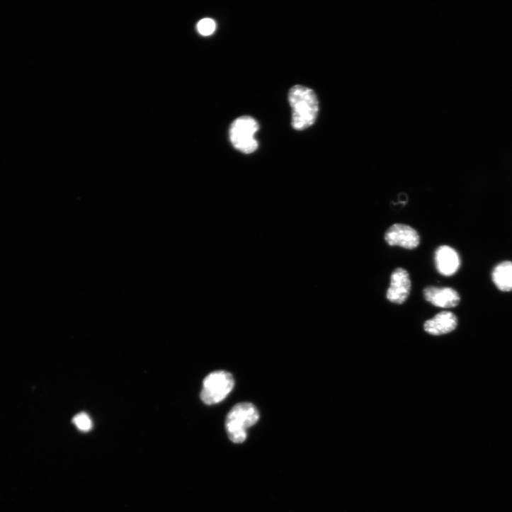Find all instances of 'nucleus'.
Masks as SVG:
<instances>
[{"label": "nucleus", "mask_w": 512, "mask_h": 512, "mask_svg": "<svg viewBox=\"0 0 512 512\" xmlns=\"http://www.w3.org/2000/svg\"><path fill=\"white\" fill-rule=\"evenodd\" d=\"M288 101L292 108V126L304 130L313 125L319 113V101L309 88L296 85L289 91Z\"/></svg>", "instance_id": "nucleus-1"}, {"label": "nucleus", "mask_w": 512, "mask_h": 512, "mask_svg": "<svg viewBox=\"0 0 512 512\" xmlns=\"http://www.w3.org/2000/svg\"><path fill=\"white\" fill-rule=\"evenodd\" d=\"M259 419L256 407L251 403L237 404L229 411L226 419V429L229 439L234 443H244L247 438V429Z\"/></svg>", "instance_id": "nucleus-2"}, {"label": "nucleus", "mask_w": 512, "mask_h": 512, "mask_svg": "<svg viewBox=\"0 0 512 512\" xmlns=\"http://www.w3.org/2000/svg\"><path fill=\"white\" fill-rule=\"evenodd\" d=\"M259 130L258 122L251 116H242L231 125L229 137L236 149L245 154L255 152L258 146L254 136Z\"/></svg>", "instance_id": "nucleus-3"}, {"label": "nucleus", "mask_w": 512, "mask_h": 512, "mask_svg": "<svg viewBox=\"0 0 512 512\" xmlns=\"http://www.w3.org/2000/svg\"><path fill=\"white\" fill-rule=\"evenodd\" d=\"M234 387V380L230 373L224 371L212 372L204 380L201 399L207 405L217 404L227 397Z\"/></svg>", "instance_id": "nucleus-4"}, {"label": "nucleus", "mask_w": 512, "mask_h": 512, "mask_svg": "<svg viewBox=\"0 0 512 512\" xmlns=\"http://www.w3.org/2000/svg\"><path fill=\"white\" fill-rule=\"evenodd\" d=\"M385 240L391 246H400L409 250L415 249L420 244L418 232L403 224L392 225L385 234Z\"/></svg>", "instance_id": "nucleus-5"}, {"label": "nucleus", "mask_w": 512, "mask_h": 512, "mask_svg": "<svg viewBox=\"0 0 512 512\" xmlns=\"http://www.w3.org/2000/svg\"><path fill=\"white\" fill-rule=\"evenodd\" d=\"M411 282L409 273L402 268H397L392 274L387 299L395 304L402 305L409 297Z\"/></svg>", "instance_id": "nucleus-6"}, {"label": "nucleus", "mask_w": 512, "mask_h": 512, "mask_svg": "<svg viewBox=\"0 0 512 512\" xmlns=\"http://www.w3.org/2000/svg\"><path fill=\"white\" fill-rule=\"evenodd\" d=\"M423 295L428 302L438 307H455L460 301L458 292L451 288L427 287Z\"/></svg>", "instance_id": "nucleus-7"}, {"label": "nucleus", "mask_w": 512, "mask_h": 512, "mask_svg": "<svg viewBox=\"0 0 512 512\" xmlns=\"http://www.w3.org/2000/svg\"><path fill=\"white\" fill-rule=\"evenodd\" d=\"M435 263L438 271L447 277L455 274L460 267L457 252L448 246H441L436 250Z\"/></svg>", "instance_id": "nucleus-8"}, {"label": "nucleus", "mask_w": 512, "mask_h": 512, "mask_svg": "<svg viewBox=\"0 0 512 512\" xmlns=\"http://www.w3.org/2000/svg\"><path fill=\"white\" fill-rule=\"evenodd\" d=\"M457 326V319L453 312H442L427 320L424 324V329L430 334L438 336L453 331Z\"/></svg>", "instance_id": "nucleus-9"}, {"label": "nucleus", "mask_w": 512, "mask_h": 512, "mask_svg": "<svg viewBox=\"0 0 512 512\" xmlns=\"http://www.w3.org/2000/svg\"><path fill=\"white\" fill-rule=\"evenodd\" d=\"M492 280L496 288L504 292L512 290V262L504 261L493 270Z\"/></svg>", "instance_id": "nucleus-10"}, {"label": "nucleus", "mask_w": 512, "mask_h": 512, "mask_svg": "<svg viewBox=\"0 0 512 512\" xmlns=\"http://www.w3.org/2000/svg\"><path fill=\"white\" fill-rule=\"evenodd\" d=\"M73 423L79 430L83 432H89L91 430L93 424L91 418L85 413L76 415Z\"/></svg>", "instance_id": "nucleus-11"}, {"label": "nucleus", "mask_w": 512, "mask_h": 512, "mask_svg": "<svg viewBox=\"0 0 512 512\" xmlns=\"http://www.w3.org/2000/svg\"><path fill=\"white\" fill-rule=\"evenodd\" d=\"M198 30L203 36H210L216 30V23L210 18H205L198 24Z\"/></svg>", "instance_id": "nucleus-12"}]
</instances>
